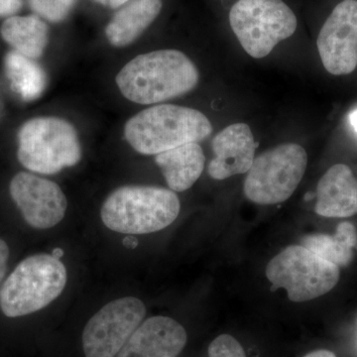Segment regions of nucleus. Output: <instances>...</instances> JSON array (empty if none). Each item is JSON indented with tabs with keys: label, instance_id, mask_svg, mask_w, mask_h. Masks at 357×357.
Segmentation results:
<instances>
[{
	"label": "nucleus",
	"instance_id": "1",
	"mask_svg": "<svg viewBox=\"0 0 357 357\" xmlns=\"http://www.w3.org/2000/svg\"><path fill=\"white\" fill-rule=\"evenodd\" d=\"M199 70L182 52L159 50L137 56L116 77L122 95L139 105H153L189 93Z\"/></svg>",
	"mask_w": 357,
	"mask_h": 357
},
{
	"label": "nucleus",
	"instance_id": "2",
	"mask_svg": "<svg viewBox=\"0 0 357 357\" xmlns=\"http://www.w3.org/2000/svg\"><path fill=\"white\" fill-rule=\"evenodd\" d=\"M213 126L199 110L174 105H158L129 119L124 135L138 153L157 155L199 142L210 136Z\"/></svg>",
	"mask_w": 357,
	"mask_h": 357
},
{
	"label": "nucleus",
	"instance_id": "3",
	"mask_svg": "<svg viewBox=\"0 0 357 357\" xmlns=\"http://www.w3.org/2000/svg\"><path fill=\"white\" fill-rule=\"evenodd\" d=\"M181 204L172 190L153 185H126L105 199V227L124 234H147L166 229L177 220Z\"/></svg>",
	"mask_w": 357,
	"mask_h": 357
},
{
	"label": "nucleus",
	"instance_id": "4",
	"mask_svg": "<svg viewBox=\"0 0 357 357\" xmlns=\"http://www.w3.org/2000/svg\"><path fill=\"white\" fill-rule=\"evenodd\" d=\"M65 265L51 255H35L21 261L0 289V309L8 318L38 312L64 291Z\"/></svg>",
	"mask_w": 357,
	"mask_h": 357
},
{
	"label": "nucleus",
	"instance_id": "5",
	"mask_svg": "<svg viewBox=\"0 0 357 357\" xmlns=\"http://www.w3.org/2000/svg\"><path fill=\"white\" fill-rule=\"evenodd\" d=\"M18 140V160L32 172L51 175L81 160L76 128L59 117H37L25 122Z\"/></svg>",
	"mask_w": 357,
	"mask_h": 357
},
{
	"label": "nucleus",
	"instance_id": "6",
	"mask_svg": "<svg viewBox=\"0 0 357 357\" xmlns=\"http://www.w3.org/2000/svg\"><path fill=\"white\" fill-rule=\"evenodd\" d=\"M229 22L244 51L255 59L269 55L298 25L283 0H238L230 9Z\"/></svg>",
	"mask_w": 357,
	"mask_h": 357
},
{
	"label": "nucleus",
	"instance_id": "7",
	"mask_svg": "<svg viewBox=\"0 0 357 357\" xmlns=\"http://www.w3.org/2000/svg\"><path fill=\"white\" fill-rule=\"evenodd\" d=\"M268 280L287 291L292 302H307L332 291L340 281V270L303 245H291L270 260Z\"/></svg>",
	"mask_w": 357,
	"mask_h": 357
},
{
	"label": "nucleus",
	"instance_id": "8",
	"mask_svg": "<svg viewBox=\"0 0 357 357\" xmlns=\"http://www.w3.org/2000/svg\"><path fill=\"white\" fill-rule=\"evenodd\" d=\"M307 165L306 150L295 143L281 144L256 157L244 181L246 198L258 204L287 201L300 185Z\"/></svg>",
	"mask_w": 357,
	"mask_h": 357
},
{
	"label": "nucleus",
	"instance_id": "9",
	"mask_svg": "<svg viewBox=\"0 0 357 357\" xmlns=\"http://www.w3.org/2000/svg\"><path fill=\"white\" fill-rule=\"evenodd\" d=\"M145 314L144 303L137 298H121L105 305L84 326V356L116 357Z\"/></svg>",
	"mask_w": 357,
	"mask_h": 357
},
{
	"label": "nucleus",
	"instance_id": "10",
	"mask_svg": "<svg viewBox=\"0 0 357 357\" xmlns=\"http://www.w3.org/2000/svg\"><path fill=\"white\" fill-rule=\"evenodd\" d=\"M317 46L330 74L344 76L357 67V0L338 3L319 31Z\"/></svg>",
	"mask_w": 357,
	"mask_h": 357
},
{
	"label": "nucleus",
	"instance_id": "11",
	"mask_svg": "<svg viewBox=\"0 0 357 357\" xmlns=\"http://www.w3.org/2000/svg\"><path fill=\"white\" fill-rule=\"evenodd\" d=\"M9 191L25 222L34 229H51L65 217L67 198L52 181L20 172L11 180Z\"/></svg>",
	"mask_w": 357,
	"mask_h": 357
},
{
	"label": "nucleus",
	"instance_id": "12",
	"mask_svg": "<svg viewBox=\"0 0 357 357\" xmlns=\"http://www.w3.org/2000/svg\"><path fill=\"white\" fill-rule=\"evenodd\" d=\"M187 342V332L180 323L155 316L140 324L116 357H177Z\"/></svg>",
	"mask_w": 357,
	"mask_h": 357
},
{
	"label": "nucleus",
	"instance_id": "13",
	"mask_svg": "<svg viewBox=\"0 0 357 357\" xmlns=\"http://www.w3.org/2000/svg\"><path fill=\"white\" fill-rule=\"evenodd\" d=\"M215 157L208 164V174L215 180L248 173L255 161L256 143L252 131L245 123L227 126L211 143Z\"/></svg>",
	"mask_w": 357,
	"mask_h": 357
},
{
	"label": "nucleus",
	"instance_id": "14",
	"mask_svg": "<svg viewBox=\"0 0 357 357\" xmlns=\"http://www.w3.org/2000/svg\"><path fill=\"white\" fill-rule=\"evenodd\" d=\"M314 211L325 218H349L356 215L357 178L349 166L333 165L321 178L317 187Z\"/></svg>",
	"mask_w": 357,
	"mask_h": 357
},
{
	"label": "nucleus",
	"instance_id": "15",
	"mask_svg": "<svg viewBox=\"0 0 357 357\" xmlns=\"http://www.w3.org/2000/svg\"><path fill=\"white\" fill-rule=\"evenodd\" d=\"M167 184L173 192H185L192 187L203 173L206 157L203 148L192 142L156 155Z\"/></svg>",
	"mask_w": 357,
	"mask_h": 357
},
{
	"label": "nucleus",
	"instance_id": "16",
	"mask_svg": "<svg viewBox=\"0 0 357 357\" xmlns=\"http://www.w3.org/2000/svg\"><path fill=\"white\" fill-rule=\"evenodd\" d=\"M162 0H131L110 20L105 35L114 47H126L135 41L160 14Z\"/></svg>",
	"mask_w": 357,
	"mask_h": 357
},
{
	"label": "nucleus",
	"instance_id": "17",
	"mask_svg": "<svg viewBox=\"0 0 357 357\" xmlns=\"http://www.w3.org/2000/svg\"><path fill=\"white\" fill-rule=\"evenodd\" d=\"M2 38L25 57L38 59L48 44V26L37 16H10L1 26Z\"/></svg>",
	"mask_w": 357,
	"mask_h": 357
},
{
	"label": "nucleus",
	"instance_id": "18",
	"mask_svg": "<svg viewBox=\"0 0 357 357\" xmlns=\"http://www.w3.org/2000/svg\"><path fill=\"white\" fill-rule=\"evenodd\" d=\"M302 245L338 267L347 266L357 248V230L351 222L337 225L335 234H312L303 237Z\"/></svg>",
	"mask_w": 357,
	"mask_h": 357
},
{
	"label": "nucleus",
	"instance_id": "19",
	"mask_svg": "<svg viewBox=\"0 0 357 357\" xmlns=\"http://www.w3.org/2000/svg\"><path fill=\"white\" fill-rule=\"evenodd\" d=\"M6 70L13 91L26 102L38 98L46 88L47 77L44 70L32 59L18 52H10L6 56Z\"/></svg>",
	"mask_w": 357,
	"mask_h": 357
},
{
	"label": "nucleus",
	"instance_id": "20",
	"mask_svg": "<svg viewBox=\"0 0 357 357\" xmlns=\"http://www.w3.org/2000/svg\"><path fill=\"white\" fill-rule=\"evenodd\" d=\"M77 0H29L34 13L50 22H61L69 15Z\"/></svg>",
	"mask_w": 357,
	"mask_h": 357
},
{
	"label": "nucleus",
	"instance_id": "21",
	"mask_svg": "<svg viewBox=\"0 0 357 357\" xmlns=\"http://www.w3.org/2000/svg\"><path fill=\"white\" fill-rule=\"evenodd\" d=\"M208 357H246L243 345L230 335H220L211 342Z\"/></svg>",
	"mask_w": 357,
	"mask_h": 357
},
{
	"label": "nucleus",
	"instance_id": "22",
	"mask_svg": "<svg viewBox=\"0 0 357 357\" xmlns=\"http://www.w3.org/2000/svg\"><path fill=\"white\" fill-rule=\"evenodd\" d=\"M22 0H0V16H10L17 13Z\"/></svg>",
	"mask_w": 357,
	"mask_h": 357
},
{
	"label": "nucleus",
	"instance_id": "23",
	"mask_svg": "<svg viewBox=\"0 0 357 357\" xmlns=\"http://www.w3.org/2000/svg\"><path fill=\"white\" fill-rule=\"evenodd\" d=\"M9 258V248L6 241L0 239V285L6 277L7 262Z\"/></svg>",
	"mask_w": 357,
	"mask_h": 357
},
{
	"label": "nucleus",
	"instance_id": "24",
	"mask_svg": "<svg viewBox=\"0 0 357 357\" xmlns=\"http://www.w3.org/2000/svg\"><path fill=\"white\" fill-rule=\"evenodd\" d=\"M93 1L102 4L103 6L110 7V8H119L131 0H93Z\"/></svg>",
	"mask_w": 357,
	"mask_h": 357
},
{
	"label": "nucleus",
	"instance_id": "25",
	"mask_svg": "<svg viewBox=\"0 0 357 357\" xmlns=\"http://www.w3.org/2000/svg\"><path fill=\"white\" fill-rule=\"evenodd\" d=\"M304 357H337V356L328 349H319V351L310 352Z\"/></svg>",
	"mask_w": 357,
	"mask_h": 357
},
{
	"label": "nucleus",
	"instance_id": "26",
	"mask_svg": "<svg viewBox=\"0 0 357 357\" xmlns=\"http://www.w3.org/2000/svg\"><path fill=\"white\" fill-rule=\"evenodd\" d=\"M137 239L134 238V237H126L123 241V245L128 248H135L136 246H137Z\"/></svg>",
	"mask_w": 357,
	"mask_h": 357
},
{
	"label": "nucleus",
	"instance_id": "27",
	"mask_svg": "<svg viewBox=\"0 0 357 357\" xmlns=\"http://www.w3.org/2000/svg\"><path fill=\"white\" fill-rule=\"evenodd\" d=\"M349 121H351L352 128H354V130L357 132V109L352 112L351 115H349Z\"/></svg>",
	"mask_w": 357,
	"mask_h": 357
},
{
	"label": "nucleus",
	"instance_id": "28",
	"mask_svg": "<svg viewBox=\"0 0 357 357\" xmlns=\"http://www.w3.org/2000/svg\"><path fill=\"white\" fill-rule=\"evenodd\" d=\"M52 255L54 256V257L58 258V259H60L61 257H62L63 255H64V251H63V249L61 248H55L53 250V253H52Z\"/></svg>",
	"mask_w": 357,
	"mask_h": 357
}]
</instances>
